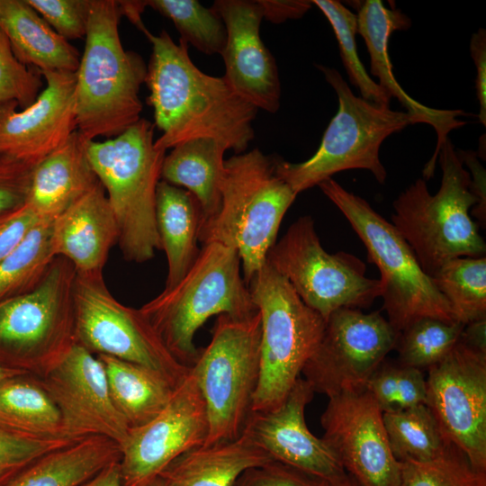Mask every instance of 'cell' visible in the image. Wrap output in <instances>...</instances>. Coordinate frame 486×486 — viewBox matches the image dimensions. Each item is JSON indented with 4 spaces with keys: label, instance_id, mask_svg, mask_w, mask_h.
<instances>
[{
    "label": "cell",
    "instance_id": "1",
    "mask_svg": "<svg viewBox=\"0 0 486 486\" xmlns=\"http://www.w3.org/2000/svg\"><path fill=\"white\" fill-rule=\"evenodd\" d=\"M140 31L152 45L145 83L154 125L162 131L156 148L166 151L190 140L211 138L236 154L245 152L255 136L258 110L223 76L200 70L189 57L187 43H176L166 30L155 35L144 25Z\"/></svg>",
    "mask_w": 486,
    "mask_h": 486
},
{
    "label": "cell",
    "instance_id": "2",
    "mask_svg": "<svg viewBox=\"0 0 486 486\" xmlns=\"http://www.w3.org/2000/svg\"><path fill=\"white\" fill-rule=\"evenodd\" d=\"M122 16L119 1L92 0L75 88L77 130L87 140L116 137L141 119L148 68L140 54L123 48Z\"/></svg>",
    "mask_w": 486,
    "mask_h": 486
},
{
    "label": "cell",
    "instance_id": "3",
    "mask_svg": "<svg viewBox=\"0 0 486 486\" xmlns=\"http://www.w3.org/2000/svg\"><path fill=\"white\" fill-rule=\"evenodd\" d=\"M276 158L254 148L225 160L219 211L199 230L202 245L216 242L237 250L247 284L266 264L297 196L277 176Z\"/></svg>",
    "mask_w": 486,
    "mask_h": 486
},
{
    "label": "cell",
    "instance_id": "4",
    "mask_svg": "<svg viewBox=\"0 0 486 486\" xmlns=\"http://www.w3.org/2000/svg\"><path fill=\"white\" fill-rule=\"evenodd\" d=\"M437 160L442 180L436 194L431 195L426 180L418 178L394 200L392 215V224L430 277L451 259L486 253L479 225L469 214L478 202L470 173L449 138L441 145Z\"/></svg>",
    "mask_w": 486,
    "mask_h": 486
},
{
    "label": "cell",
    "instance_id": "5",
    "mask_svg": "<svg viewBox=\"0 0 486 486\" xmlns=\"http://www.w3.org/2000/svg\"><path fill=\"white\" fill-rule=\"evenodd\" d=\"M233 248L204 244L185 275L139 310L166 349L182 364L192 367L200 351L194 344L199 328L212 316L245 319L257 313L240 272Z\"/></svg>",
    "mask_w": 486,
    "mask_h": 486
},
{
    "label": "cell",
    "instance_id": "6",
    "mask_svg": "<svg viewBox=\"0 0 486 486\" xmlns=\"http://www.w3.org/2000/svg\"><path fill=\"white\" fill-rule=\"evenodd\" d=\"M154 127L141 118L116 137L86 144L116 220L117 243L124 259L135 263L150 260L161 249L156 194L166 150L156 148Z\"/></svg>",
    "mask_w": 486,
    "mask_h": 486
},
{
    "label": "cell",
    "instance_id": "7",
    "mask_svg": "<svg viewBox=\"0 0 486 486\" xmlns=\"http://www.w3.org/2000/svg\"><path fill=\"white\" fill-rule=\"evenodd\" d=\"M332 86L338 109L328 123L317 151L300 163L276 158L275 172L298 194L319 185L338 172L370 171L383 184L387 172L380 159L382 142L391 135L415 124L407 112L394 111L356 96L341 74L333 68L316 65Z\"/></svg>",
    "mask_w": 486,
    "mask_h": 486
},
{
    "label": "cell",
    "instance_id": "8",
    "mask_svg": "<svg viewBox=\"0 0 486 486\" xmlns=\"http://www.w3.org/2000/svg\"><path fill=\"white\" fill-rule=\"evenodd\" d=\"M318 186L346 218L363 241L369 262L378 267L382 310L397 332L426 317L456 321L449 303L392 222L333 178Z\"/></svg>",
    "mask_w": 486,
    "mask_h": 486
},
{
    "label": "cell",
    "instance_id": "9",
    "mask_svg": "<svg viewBox=\"0 0 486 486\" xmlns=\"http://www.w3.org/2000/svg\"><path fill=\"white\" fill-rule=\"evenodd\" d=\"M261 317L260 371L252 412L279 406L322 337L326 321L267 262L247 284Z\"/></svg>",
    "mask_w": 486,
    "mask_h": 486
},
{
    "label": "cell",
    "instance_id": "10",
    "mask_svg": "<svg viewBox=\"0 0 486 486\" xmlns=\"http://www.w3.org/2000/svg\"><path fill=\"white\" fill-rule=\"evenodd\" d=\"M261 317H217L209 345L192 366L203 397L208 435L203 445L239 437L252 412L260 371Z\"/></svg>",
    "mask_w": 486,
    "mask_h": 486
},
{
    "label": "cell",
    "instance_id": "11",
    "mask_svg": "<svg viewBox=\"0 0 486 486\" xmlns=\"http://www.w3.org/2000/svg\"><path fill=\"white\" fill-rule=\"evenodd\" d=\"M74 266L57 256L32 292L0 303V364L41 376L76 343Z\"/></svg>",
    "mask_w": 486,
    "mask_h": 486
},
{
    "label": "cell",
    "instance_id": "12",
    "mask_svg": "<svg viewBox=\"0 0 486 486\" xmlns=\"http://www.w3.org/2000/svg\"><path fill=\"white\" fill-rule=\"evenodd\" d=\"M266 262L325 321L338 309L366 308L381 295L380 280L365 275L362 260L344 251L329 254L322 248L309 215L288 228L269 250Z\"/></svg>",
    "mask_w": 486,
    "mask_h": 486
},
{
    "label": "cell",
    "instance_id": "13",
    "mask_svg": "<svg viewBox=\"0 0 486 486\" xmlns=\"http://www.w3.org/2000/svg\"><path fill=\"white\" fill-rule=\"evenodd\" d=\"M75 340L94 356L127 361L164 377L176 388L191 367L166 349L139 309L116 300L103 272L76 274L74 289Z\"/></svg>",
    "mask_w": 486,
    "mask_h": 486
},
{
    "label": "cell",
    "instance_id": "14",
    "mask_svg": "<svg viewBox=\"0 0 486 486\" xmlns=\"http://www.w3.org/2000/svg\"><path fill=\"white\" fill-rule=\"evenodd\" d=\"M399 332L379 311L341 308L328 318L315 351L302 374L328 398L364 389L373 373L395 348Z\"/></svg>",
    "mask_w": 486,
    "mask_h": 486
},
{
    "label": "cell",
    "instance_id": "15",
    "mask_svg": "<svg viewBox=\"0 0 486 486\" xmlns=\"http://www.w3.org/2000/svg\"><path fill=\"white\" fill-rule=\"evenodd\" d=\"M428 370L426 405L444 437L486 472V352L459 339Z\"/></svg>",
    "mask_w": 486,
    "mask_h": 486
},
{
    "label": "cell",
    "instance_id": "16",
    "mask_svg": "<svg viewBox=\"0 0 486 486\" xmlns=\"http://www.w3.org/2000/svg\"><path fill=\"white\" fill-rule=\"evenodd\" d=\"M208 428L205 402L191 367L165 408L148 423L130 428L121 446L122 486H144L158 477L176 457L202 446Z\"/></svg>",
    "mask_w": 486,
    "mask_h": 486
},
{
    "label": "cell",
    "instance_id": "17",
    "mask_svg": "<svg viewBox=\"0 0 486 486\" xmlns=\"http://www.w3.org/2000/svg\"><path fill=\"white\" fill-rule=\"evenodd\" d=\"M322 438L360 486H401V462L390 447L382 412L365 389L328 397Z\"/></svg>",
    "mask_w": 486,
    "mask_h": 486
},
{
    "label": "cell",
    "instance_id": "18",
    "mask_svg": "<svg viewBox=\"0 0 486 486\" xmlns=\"http://www.w3.org/2000/svg\"><path fill=\"white\" fill-rule=\"evenodd\" d=\"M38 378L59 411L63 437L99 436L123 444L130 427L112 403L104 366L96 356L75 343Z\"/></svg>",
    "mask_w": 486,
    "mask_h": 486
},
{
    "label": "cell",
    "instance_id": "19",
    "mask_svg": "<svg viewBox=\"0 0 486 486\" xmlns=\"http://www.w3.org/2000/svg\"><path fill=\"white\" fill-rule=\"evenodd\" d=\"M211 9L224 22L227 40L221 54L223 76L230 87L257 110L280 108L281 83L275 59L264 44L259 0H216Z\"/></svg>",
    "mask_w": 486,
    "mask_h": 486
},
{
    "label": "cell",
    "instance_id": "20",
    "mask_svg": "<svg viewBox=\"0 0 486 486\" xmlns=\"http://www.w3.org/2000/svg\"><path fill=\"white\" fill-rule=\"evenodd\" d=\"M46 86L24 109L0 104V153L36 165L77 130L76 73L40 72Z\"/></svg>",
    "mask_w": 486,
    "mask_h": 486
},
{
    "label": "cell",
    "instance_id": "21",
    "mask_svg": "<svg viewBox=\"0 0 486 486\" xmlns=\"http://www.w3.org/2000/svg\"><path fill=\"white\" fill-rule=\"evenodd\" d=\"M313 394L310 384L299 377L279 406L251 412L243 433L274 461L329 481L346 471L324 439L315 436L306 425L305 408Z\"/></svg>",
    "mask_w": 486,
    "mask_h": 486
},
{
    "label": "cell",
    "instance_id": "22",
    "mask_svg": "<svg viewBox=\"0 0 486 486\" xmlns=\"http://www.w3.org/2000/svg\"><path fill=\"white\" fill-rule=\"evenodd\" d=\"M356 17L357 33L363 37L370 55L372 75L379 79L378 84L391 97L401 104L415 123L429 124L436 132L435 151L423 169V178L428 180L434 175L441 145L451 130L466 124L459 119L466 113L461 110L430 108L414 100L399 85L392 72L388 44L393 32L411 26V21L405 14L399 9L386 8L380 0H366L359 4Z\"/></svg>",
    "mask_w": 486,
    "mask_h": 486
},
{
    "label": "cell",
    "instance_id": "23",
    "mask_svg": "<svg viewBox=\"0 0 486 486\" xmlns=\"http://www.w3.org/2000/svg\"><path fill=\"white\" fill-rule=\"evenodd\" d=\"M52 239L56 256L67 258L76 272H103L118 228L100 182L54 218Z\"/></svg>",
    "mask_w": 486,
    "mask_h": 486
},
{
    "label": "cell",
    "instance_id": "24",
    "mask_svg": "<svg viewBox=\"0 0 486 486\" xmlns=\"http://www.w3.org/2000/svg\"><path fill=\"white\" fill-rule=\"evenodd\" d=\"M87 141L76 130L34 166L27 203L40 218H56L99 183Z\"/></svg>",
    "mask_w": 486,
    "mask_h": 486
},
{
    "label": "cell",
    "instance_id": "25",
    "mask_svg": "<svg viewBox=\"0 0 486 486\" xmlns=\"http://www.w3.org/2000/svg\"><path fill=\"white\" fill-rule=\"evenodd\" d=\"M273 459L250 437L192 448L169 463L158 474L166 486H234L247 470Z\"/></svg>",
    "mask_w": 486,
    "mask_h": 486
},
{
    "label": "cell",
    "instance_id": "26",
    "mask_svg": "<svg viewBox=\"0 0 486 486\" xmlns=\"http://www.w3.org/2000/svg\"><path fill=\"white\" fill-rule=\"evenodd\" d=\"M0 29L16 58L39 71L76 73L80 54L26 0H0Z\"/></svg>",
    "mask_w": 486,
    "mask_h": 486
},
{
    "label": "cell",
    "instance_id": "27",
    "mask_svg": "<svg viewBox=\"0 0 486 486\" xmlns=\"http://www.w3.org/2000/svg\"><path fill=\"white\" fill-rule=\"evenodd\" d=\"M156 221L161 249L167 260L165 289H168L185 275L199 255V203L187 190L160 180L156 194Z\"/></svg>",
    "mask_w": 486,
    "mask_h": 486
},
{
    "label": "cell",
    "instance_id": "28",
    "mask_svg": "<svg viewBox=\"0 0 486 486\" xmlns=\"http://www.w3.org/2000/svg\"><path fill=\"white\" fill-rule=\"evenodd\" d=\"M226 150L227 148L214 139L199 138L175 146L165 156L161 180L194 195L201 209L202 222L219 211Z\"/></svg>",
    "mask_w": 486,
    "mask_h": 486
},
{
    "label": "cell",
    "instance_id": "29",
    "mask_svg": "<svg viewBox=\"0 0 486 486\" xmlns=\"http://www.w3.org/2000/svg\"><path fill=\"white\" fill-rule=\"evenodd\" d=\"M121 446L105 436H89L40 457L9 486H79L121 459Z\"/></svg>",
    "mask_w": 486,
    "mask_h": 486
},
{
    "label": "cell",
    "instance_id": "30",
    "mask_svg": "<svg viewBox=\"0 0 486 486\" xmlns=\"http://www.w3.org/2000/svg\"><path fill=\"white\" fill-rule=\"evenodd\" d=\"M96 356L104 366L112 403L130 428L148 423L167 404L175 388L164 377L115 357Z\"/></svg>",
    "mask_w": 486,
    "mask_h": 486
},
{
    "label": "cell",
    "instance_id": "31",
    "mask_svg": "<svg viewBox=\"0 0 486 486\" xmlns=\"http://www.w3.org/2000/svg\"><path fill=\"white\" fill-rule=\"evenodd\" d=\"M0 428L31 436L65 438L56 404L32 374L0 382Z\"/></svg>",
    "mask_w": 486,
    "mask_h": 486
},
{
    "label": "cell",
    "instance_id": "32",
    "mask_svg": "<svg viewBox=\"0 0 486 486\" xmlns=\"http://www.w3.org/2000/svg\"><path fill=\"white\" fill-rule=\"evenodd\" d=\"M53 218H41L21 243L0 262V303L34 291L57 257Z\"/></svg>",
    "mask_w": 486,
    "mask_h": 486
},
{
    "label": "cell",
    "instance_id": "33",
    "mask_svg": "<svg viewBox=\"0 0 486 486\" xmlns=\"http://www.w3.org/2000/svg\"><path fill=\"white\" fill-rule=\"evenodd\" d=\"M382 420L390 447L400 462H426L439 456L448 443L429 408L418 405L384 412Z\"/></svg>",
    "mask_w": 486,
    "mask_h": 486
},
{
    "label": "cell",
    "instance_id": "34",
    "mask_svg": "<svg viewBox=\"0 0 486 486\" xmlns=\"http://www.w3.org/2000/svg\"><path fill=\"white\" fill-rule=\"evenodd\" d=\"M431 278L456 321L466 325L486 318L485 256L451 259Z\"/></svg>",
    "mask_w": 486,
    "mask_h": 486
},
{
    "label": "cell",
    "instance_id": "35",
    "mask_svg": "<svg viewBox=\"0 0 486 486\" xmlns=\"http://www.w3.org/2000/svg\"><path fill=\"white\" fill-rule=\"evenodd\" d=\"M150 7L174 23L180 40L206 55H221L227 40L224 22L196 0H148Z\"/></svg>",
    "mask_w": 486,
    "mask_h": 486
},
{
    "label": "cell",
    "instance_id": "36",
    "mask_svg": "<svg viewBox=\"0 0 486 486\" xmlns=\"http://www.w3.org/2000/svg\"><path fill=\"white\" fill-rule=\"evenodd\" d=\"M464 324L426 317L399 332V362L419 370L440 362L459 341Z\"/></svg>",
    "mask_w": 486,
    "mask_h": 486
},
{
    "label": "cell",
    "instance_id": "37",
    "mask_svg": "<svg viewBox=\"0 0 486 486\" xmlns=\"http://www.w3.org/2000/svg\"><path fill=\"white\" fill-rule=\"evenodd\" d=\"M329 22L337 38L340 57L349 81L361 93V97L378 104L390 105V94L368 75L356 50V14L337 0H313Z\"/></svg>",
    "mask_w": 486,
    "mask_h": 486
},
{
    "label": "cell",
    "instance_id": "38",
    "mask_svg": "<svg viewBox=\"0 0 486 486\" xmlns=\"http://www.w3.org/2000/svg\"><path fill=\"white\" fill-rule=\"evenodd\" d=\"M364 389L382 413L427 403V382L422 370L385 360L373 373Z\"/></svg>",
    "mask_w": 486,
    "mask_h": 486
},
{
    "label": "cell",
    "instance_id": "39",
    "mask_svg": "<svg viewBox=\"0 0 486 486\" xmlns=\"http://www.w3.org/2000/svg\"><path fill=\"white\" fill-rule=\"evenodd\" d=\"M401 486H486V472L474 469L465 454L449 444L435 459L401 462Z\"/></svg>",
    "mask_w": 486,
    "mask_h": 486
},
{
    "label": "cell",
    "instance_id": "40",
    "mask_svg": "<svg viewBox=\"0 0 486 486\" xmlns=\"http://www.w3.org/2000/svg\"><path fill=\"white\" fill-rule=\"evenodd\" d=\"M75 441L25 436L0 428V486H9L40 457Z\"/></svg>",
    "mask_w": 486,
    "mask_h": 486
},
{
    "label": "cell",
    "instance_id": "41",
    "mask_svg": "<svg viewBox=\"0 0 486 486\" xmlns=\"http://www.w3.org/2000/svg\"><path fill=\"white\" fill-rule=\"evenodd\" d=\"M42 75L22 63L0 29V104L14 102L19 109L31 105L41 92Z\"/></svg>",
    "mask_w": 486,
    "mask_h": 486
},
{
    "label": "cell",
    "instance_id": "42",
    "mask_svg": "<svg viewBox=\"0 0 486 486\" xmlns=\"http://www.w3.org/2000/svg\"><path fill=\"white\" fill-rule=\"evenodd\" d=\"M26 1L66 40L86 37L92 0Z\"/></svg>",
    "mask_w": 486,
    "mask_h": 486
},
{
    "label": "cell",
    "instance_id": "43",
    "mask_svg": "<svg viewBox=\"0 0 486 486\" xmlns=\"http://www.w3.org/2000/svg\"><path fill=\"white\" fill-rule=\"evenodd\" d=\"M34 166L0 153V216L27 203Z\"/></svg>",
    "mask_w": 486,
    "mask_h": 486
},
{
    "label": "cell",
    "instance_id": "44",
    "mask_svg": "<svg viewBox=\"0 0 486 486\" xmlns=\"http://www.w3.org/2000/svg\"><path fill=\"white\" fill-rule=\"evenodd\" d=\"M234 486H325V482L277 461L247 470Z\"/></svg>",
    "mask_w": 486,
    "mask_h": 486
},
{
    "label": "cell",
    "instance_id": "45",
    "mask_svg": "<svg viewBox=\"0 0 486 486\" xmlns=\"http://www.w3.org/2000/svg\"><path fill=\"white\" fill-rule=\"evenodd\" d=\"M40 219L28 203L0 216V262L21 243Z\"/></svg>",
    "mask_w": 486,
    "mask_h": 486
},
{
    "label": "cell",
    "instance_id": "46",
    "mask_svg": "<svg viewBox=\"0 0 486 486\" xmlns=\"http://www.w3.org/2000/svg\"><path fill=\"white\" fill-rule=\"evenodd\" d=\"M470 52L476 68L475 89L480 104L479 121L486 126V31L480 28L472 35Z\"/></svg>",
    "mask_w": 486,
    "mask_h": 486
},
{
    "label": "cell",
    "instance_id": "47",
    "mask_svg": "<svg viewBox=\"0 0 486 486\" xmlns=\"http://www.w3.org/2000/svg\"><path fill=\"white\" fill-rule=\"evenodd\" d=\"M457 153L463 164L466 165L471 171V188L478 201L472 213L484 229L486 223L485 169L479 162L477 155L474 152L457 150Z\"/></svg>",
    "mask_w": 486,
    "mask_h": 486
},
{
    "label": "cell",
    "instance_id": "48",
    "mask_svg": "<svg viewBox=\"0 0 486 486\" xmlns=\"http://www.w3.org/2000/svg\"><path fill=\"white\" fill-rule=\"evenodd\" d=\"M264 19L281 23L289 19L302 18L311 7V1L304 0H259Z\"/></svg>",
    "mask_w": 486,
    "mask_h": 486
},
{
    "label": "cell",
    "instance_id": "49",
    "mask_svg": "<svg viewBox=\"0 0 486 486\" xmlns=\"http://www.w3.org/2000/svg\"><path fill=\"white\" fill-rule=\"evenodd\" d=\"M486 318L466 324L460 339L468 346L486 352Z\"/></svg>",
    "mask_w": 486,
    "mask_h": 486
},
{
    "label": "cell",
    "instance_id": "50",
    "mask_svg": "<svg viewBox=\"0 0 486 486\" xmlns=\"http://www.w3.org/2000/svg\"><path fill=\"white\" fill-rule=\"evenodd\" d=\"M119 462L110 464L79 486H122Z\"/></svg>",
    "mask_w": 486,
    "mask_h": 486
},
{
    "label": "cell",
    "instance_id": "51",
    "mask_svg": "<svg viewBox=\"0 0 486 486\" xmlns=\"http://www.w3.org/2000/svg\"><path fill=\"white\" fill-rule=\"evenodd\" d=\"M325 486H360L346 472L329 481H324Z\"/></svg>",
    "mask_w": 486,
    "mask_h": 486
},
{
    "label": "cell",
    "instance_id": "52",
    "mask_svg": "<svg viewBox=\"0 0 486 486\" xmlns=\"http://www.w3.org/2000/svg\"><path fill=\"white\" fill-rule=\"evenodd\" d=\"M28 374V373L16 370V369H12V368L0 364V382H2L3 380L8 377L17 375V374Z\"/></svg>",
    "mask_w": 486,
    "mask_h": 486
},
{
    "label": "cell",
    "instance_id": "53",
    "mask_svg": "<svg viewBox=\"0 0 486 486\" xmlns=\"http://www.w3.org/2000/svg\"><path fill=\"white\" fill-rule=\"evenodd\" d=\"M144 486H166V484L163 482V481L158 476L151 481H149L148 483H146Z\"/></svg>",
    "mask_w": 486,
    "mask_h": 486
}]
</instances>
